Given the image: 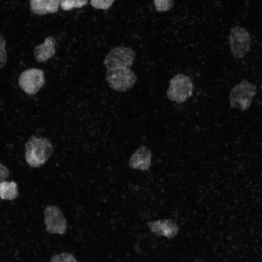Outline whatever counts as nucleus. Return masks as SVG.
<instances>
[{"label":"nucleus","instance_id":"9b49d317","mask_svg":"<svg viewBox=\"0 0 262 262\" xmlns=\"http://www.w3.org/2000/svg\"><path fill=\"white\" fill-rule=\"evenodd\" d=\"M61 0H31V11L37 15L56 13L60 5Z\"/></svg>","mask_w":262,"mask_h":262},{"label":"nucleus","instance_id":"4468645a","mask_svg":"<svg viewBox=\"0 0 262 262\" xmlns=\"http://www.w3.org/2000/svg\"><path fill=\"white\" fill-rule=\"evenodd\" d=\"M88 0H61L60 5L64 11H68L73 8H81L86 5Z\"/></svg>","mask_w":262,"mask_h":262},{"label":"nucleus","instance_id":"20e7f679","mask_svg":"<svg viewBox=\"0 0 262 262\" xmlns=\"http://www.w3.org/2000/svg\"><path fill=\"white\" fill-rule=\"evenodd\" d=\"M106 80L113 89L119 92L130 89L136 82L137 77L129 67L107 69Z\"/></svg>","mask_w":262,"mask_h":262},{"label":"nucleus","instance_id":"a211bd4d","mask_svg":"<svg viewBox=\"0 0 262 262\" xmlns=\"http://www.w3.org/2000/svg\"><path fill=\"white\" fill-rule=\"evenodd\" d=\"M6 42L0 34V68L5 66L7 62V53L5 50Z\"/></svg>","mask_w":262,"mask_h":262},{"label":"nucleus","instance_id":"6e6552de","mask_svg":"<svg viewBox=\"0 0 262 262\" xmlns=\"http://www.w3.org/2000/svg\"><path fill=\"white\" fill-rule=\"evenodd\" d=\"M45 82L44 72L38 68H30L23 71L18 79L19 87L29 95L37 93Z\"/></svg>","mask_w":262,"mask_h":262},{"label":"nucleus","instance_id":"39448f33","mask_svg":"<svg viewBox=\"0 0 262 262\" xmlns=\"http://www.w3.org/2000/svg\"><path fill=\"white\" fill-rule=\"evenodd\" d=\"M229 39L231 53L235 58H242L249 51L251 40L246 29L238 26L232 28Z\"/></svg>","mask_w":262,"mask_h":262},{"label":"nucleus","instance_id":"f8f14e48","mask_svg":"<svg viewBox=\"0 0 262 262\" xmlns=\"http://www.w3.org/2000/svg\"><path fill=\"white\" fill-rule=\"evenodd\" d=\"M55 40L51 36L47 37L44 42L34 49V57L38 62L46 61L51 58L55 53Z\"/></svg>","mask_w":262,"mask_h":262},{"label":"nucleus","instance_id":"7ed1b4c3","mask_svg":"<svg viewBox=\"0 0 262 262\" xmlns=\"http://www.w3.org/2000/svg\"><path fill=\"white\" fill-rule=\"evenodd\" d=\"M193 91V84L190 78L178 74L170 80L166 95L169 100L181 103L192 96Z\"/></svg>","mask_w":262,"mask_h":262},{"label":"nucleus","instance_id":"9d476101","mask_svg":"<svg viewBox=\"0 0 262 262\" xmlns=\"http://www.w3.org/2000/svg\"><path fill=\"white\" fill-rule=\"evenodd\" d=\"M147 225L152 233L168 239L174 238L179 229L176 223L171 219L159 220L149 222Z\"/></svg>","mask_w":262,"mask_h":262},{"label":"nucleus","instance_id":"f257e3e1","mask_svg":"<svg viewBox=\"0 0 262 262\" xmlns=\"http://www.w3.org/2000/svg\"><path fill=\"white\" fill-rule=\"evenodd\" d=\"M25 157L27 164L33 167H38L47 162L53 148L46 138L32 136L25 144Z\"/></svg>","mask_w":262,"mask_h":262},{"label":"nucleus","instance_id":"0eeeda50","mask_svg":"<svg viewBox=\"0 0 262 262\" xmlns=\"http://www.w3.org/2000/svg\"><path fill=\"white\" fill-rule=\"evenodd\" d=\"M44 223L48 233L64 234L66 231L67 223L61 211L56 206L49 205L44 212Z\"/></svg>","mask_w":262,"mask_h":262},{"label":"nucleus","instance_id":"6ab92c4d","mask_svg":"<svg viewBox=\"0 0 262 262\" xmlns=\"http://www.w3.org/2000/svg\"><path fill=\"white\" fill-rule=\"evenodd\" d=\"M9 174V172L8 168L0 163V183L5 181Z\"/></svg>","mask_w":262,"mask_h":262},{"label":"nucleus","instance_id":"1a4fd4ad","mask_svg":"<svg viewBox=\"0 0 262 262\" xmlns=\"http://www.w3.org/2000/svg\"><path fill=\"white\" fill-rule=\"evenodd\" d=\"M151 156L150 150L147 147L142 146L132 154L129 165L132 169L147 170L151 165Z\"/></svg>","mask_w":262,"mask_h":262},{"label":"nucleus","instance_id":"dca6fc26","mask_svg":"<svg viewBox=\"0 0 262 262\" xmlns=\"http://www.w3.org/2000/svg\"><path fill=\"white\" fill-rule=\"evenodd\" d=\"M156 9L158 12H166L171 9L174 2L172 0H154Z\"/></svg>","mask_w":262,"mask_h":262},{"label":"nucleus","instance_id":"ddd939ff","mask_svg":"<svg viewBox=\"0 0 262 262\" xmlns=\"http://www.w3.org/2000/svg\"><path fill=\"white\" fill-rule=\"evenodd\" d=\"M18 196L17 184L14 181H3L0 183V198L12 200Z\"/></svg>","mask_w":262,"mask_h":262},{"label":"nucleus","instance_id":"423d86ee","mask_svg":"<svg viewBox=\"0 0 262 262\" xmlns=\"http://www.w3.org/2000/svg\"><path fill=\"white\" fill-rule=\"evenodd\" d=\"M135 57V53L131 49L119 47L114 49L108 53L103 63L107 69L118 67L130 68Z\"/></svg>","mask_w":262,"mask_h":262},{"label":"nucleus","instance_id":"2eb2a0df","mask_svg":"<svg viewBox=\"0 0 262 262\" xmlns=\"http://www.w3.org/2000/svg\"><path fill=\"white\" fill-rule=\"evenodd\" d=\"M50 262H77L74 256L68 253L62 252L54 255L50 259Z\"/></svg>","mask_w":262,"mask_h":262},{"label":"nucleus","instance_id":"f3484780","mask_svg":"<svg viewBox=\"0 0 262 262\" xmlns=\"http://www.w3.org/2000/svg\"><path fill=\"white\" fill-rule=\"evenodd\" d=\"M115 0H90L91 5L98 9H109Z\"/></svg>","mask_w":262,"mask_h":262},{"label":"nucleus","instance_id":"f03ea898","mask_svg":"<svg viewBox=\"0 0 262 262\" xmlns=\"http://www.w3.org/2000/svg\"><path fill=\"white\" fill-rule=\"evenodd\" d=\"M257 92V86L244 79L235 85L229 93L230 107L246 111L250 107L254 97Z\"/></svg>","mask_w":262,"mask_h":262}]
</instances>
